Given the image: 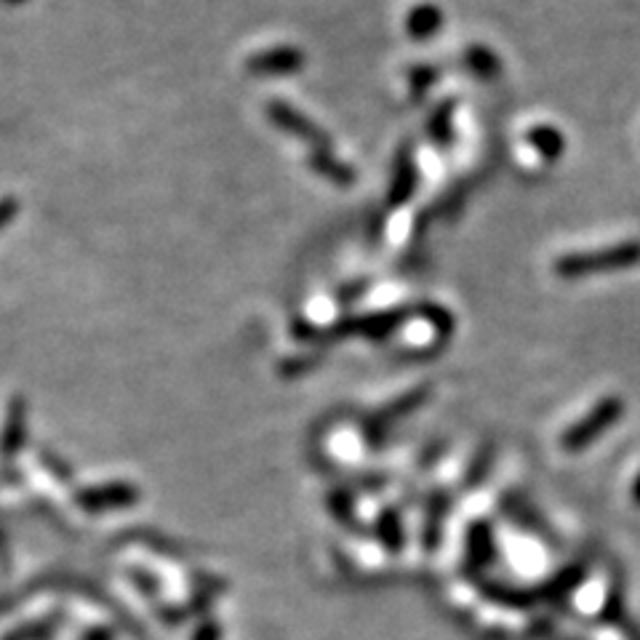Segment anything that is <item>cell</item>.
<instances>
[{"mask_svg":"<svg viewBox=\"0 0 640 640\" xmlns=\"http://www.w3.org/2000/svg\"><path fill=\"white\" fill-rule=\"evenodd\" d=\"M14 200H3V203H0V228H3L6 222H9L11 217H14Z\"/></svg>","mask_w":640,"mask_h":640,"instance_id":"cell-1","label":"cell"}]
</instances>
